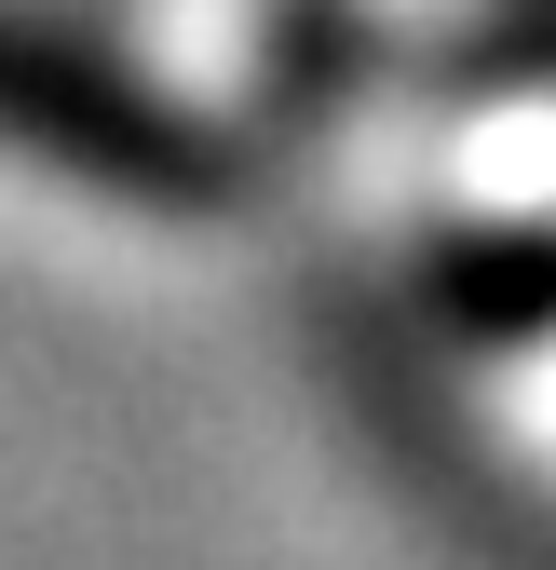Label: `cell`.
Instances as JSON below:
<instances>
[{"mask_svg": "<svg viewBox=\"0 0 556 570\" xmlns=\"http://www.w3.org/2000/svg\"><path fill=\"white\" fill-rule=\"evenodd\" d=\"M421 313H435L448 340H489V353L543 340V326H556V218H475V232H435V258H421Z\"/></svg>", "mask_w": 556, "mask_h": 570, "instance_id": "cell-2", "label": "cell"}, {"mask_svg": "<svg viewBox=\"0 0 556 570\" xmlns=\"http://www.w3.org/2000/svg\"><path fill=\"white\" fill-rule=\"evenodd\" d=\"M0 164H41L96 204H136V218H218L258 190V150L218 109L163 96L136 55L28 14V0H0Z\"/></svg>", "mask_w": 556, "mask_h": 570, "instance_id": "cell-1", "label": "cell"}]
</instances>
